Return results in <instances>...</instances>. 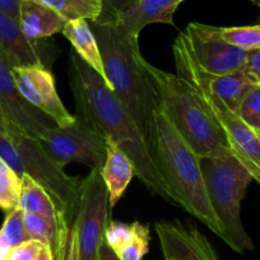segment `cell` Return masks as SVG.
Returning <instances> with one entry per match:
<instances>
[{"label": "cell", "instance_id": "cell-1", "mask_svg": "<svg viewBox=\"0 0 260 260\" xmlns=\"http://www.w3.org/2000/svg\"><path fill=\"white\" fill-rule=\"evenodd\" d=\"M68 77L76 102V116L106 141L115 142L133 162L136 176L147 189L174 204L171 191L139 127L105 79L88 67L74 50L69 56Z\"/></svg>", "mask_w": 260, "mask_h": 260}, {"label": "cell", "instance_id": "cell-2", "mask_svg": "<svg viewBox=\"0 0 260 260\" xmlns=\"http://www.w3.org/2000/svg\"><path fill=\"white\" fill-rule=\"evenodd\" d=\"M147 142L175 206L182 207L222 239L223 232L209 201L201 158L161 109L154 112Z\"/></svg>", "mask_w": 260, "mask_h": 260}, {"label": "cell", "instance_id": "cell-3", "mask_svg": "<svg viewBox=\"0 0 260 260\" xmlns=\"http://www.w3.org/2000/svg\"><path fill=\"white\" fill-rule=\"evenodd\" d=\"M104 60L107 84L148 141L158 109L153 88L141 64L139 37L116 22H89ZM148 143V142H147Z\"/></svg>", "mask_w": 260, "mask_h": 260}, {"label": "cell", "instance_id": "cell-4", "mask_svg": "<svg viewBox=\"0 0 260 260\" xmlns=\"http://www.w3.org/2000/svg\"><path fill=\"white\" fill-rule=\"evenodd\" d=\"M141 64L151 82L158 109L166 114L199 158H219L231 153L223 130L186 81L158 69L143 55Z\"/></svg>", "mask_w": 260, "mask_h": 260}, {"label": "cell", "instance_id": "cell-5", "mask_svg": "<svg viewBox=\"0 0 260 260\" xmlns=\"http://www.w3.org/2000/svg\"><path fill=\"white\" fill-rule=\"evenodd\" d=\"M0 158L19 177L23 175L41 185L51 197L60 217L73 223L77 214L82 179L65 174L40 142L21 132L0 133Z\"/></svg>", "mask_w": 260, "mask_h": 260}, {"label": "cell", "instance_id": "cell-6", "mask_svg": "<svg viewBox=\"0 0 260 260\" xmlns=\"http://www.w3.org/2000/svg\"><path fill=\"white\" fill-rule=\"evenodd\" d=\"M201 166L209 201L223 232L222 240L239 254L254 250L241 221V202L254 177L232 152L219 158L201 159Z\"/></svg>", "mask_w": 260, "mask_h": 260}, {"label": "cell", "instance_id": "cell-7", "mask_svg": "<svg viewBox=\"0 0 260 260\" xmlns=\"http://www.w3.org/2000/svg\"><path fill=\"white\" fill-rule=\"evenodd\" d=\"M109 192L100 170L92 169L79 187L74 229L78 260H99V250L105 241V231L111 219Z\"/></svg>", "mask_w": 260, "mask_h": 260}, {"label": "cell", "instance_id": "cell-8", "mask_svg": "<svg viewBox=\"0 0 260 260\" xmlns=\"http://www.w3.org/2000/svg\"><path fill=\"white\" fill-rule=\"evenodd\" d=\"M44 151L60 166L83 164L101 171L107 157V141L76 116L69 126H55L37 139Z\"/></svg>", "mask_w": 260, "mask_h": 260}, {"label": "cell", "instance_id": "cell-9", "mask_svg": "<svg viewBox=\"0 0 260 260\" xmlns=\"http://www.w3.org/2000/svg\"><path fill=\"white\" fill-rule=\"evenodd\" d=\"M187 51L202 71L213 76L241 71L247 61L250 51L235 47L222 40L218 27L207 24H187L185 32H180Z\"/></svg>", "mask_w": 260, "mask_h": 260}, {"label": "cell", "instance_id": "cell-10", "mask_svg": "<svg viewBox=\"0 0 260 260\" xmlns=\"http://www.w3.org/2000/svg\"><path fill=\"white\" fill-rule=\"evenodd\" d=\"M191 87L223 130L232 154L246 167L254 181L260 185V137L256 130L246 124L236 112L231 111L221 100L198 87Z\"/></svg>", "mask_w": 260, "mask_h": 260}, {"label": "cell", "instance_id": "cell-11", "mask_svg": "<svg viewBox=\"0 0 260 260\" xmlns=\"http://www.w3.org/2000/svg\"><path fill=\"white\" fill-rule=\"evenodd\" d=\"M17 87L22 96L37 110L46 115L57 126H69L76 121L62 104L55 87V79L45 65H28L12 69Z\"/></svg>", "mask_w": 260, "mask_h": 260}, {"label": "cell", "instance_id": "cell-12", "mask_svg": "<svg viewBox=\"0 0 260 260\" xmlns=\"http://www.w3.org/2000/svg\"><path fill=\"white\" fill-rule=\"evenodd\" d=\"M0 110L12 126L35 139L57 126L50 117L26 101L17 87L12 68L0 56Z\"/></svg>", "mask_w": 260, "mask_h": 260}, {"label": "cell", "instance_id": "cell-13", "mask_svg": "<svg viewBox=\"0 0 260 260\" xmlns=\"http://www.w3.org/2000/svg\"><path fill=\"white\" fill-rule=\"evenodd\" d=\"M154 229L165 260H218L207 237L194 224L162 221Z\"/></svg>", "mask_w": 260, "mask_h": 260}, {"label": "cell", "instance_id": "cell-14", "mask_svg": "<svg viewBox=\"0 0 260 260\" xmlns=\"http://www.w3.org/2000/svg\"><path fill=\"white\" fill-rule=\"evenodd\" d=\"M0 56L12 69L44 65L37 42L29 41L16 19L0 12Z\"/></svg>", "mask_w": 260, "mask_h": 260}, {"label": "cell", "instance_id": "cell-15", "mask_svg": "<svg viewBox=\"0 0 260 260\" xmlns=\"http://www.w3.org/2000/svg\"><path fill=\"white\" fill-rule=\"evenodd\" d=\"M181 3L182 0H137L110 22H116L130 35L139 37L148 24L165 23L174 26V14Z\"/></svg>", "mask_w": 260, "mask_h": 260}, {"label": "cell", "instance_id": "cell-16", "mask_svg": "<svg viewBox=\"0 0 260 260\" xmlns=\"http://www.w3.org/2000/svg\"><path fill=\"white\" fill-rule=\"evenodd\" d=\"M19 26L29 41L49 39L64 28L65 19L36 0H22Z\"/></svg>", "mask_w": 260, "mask_h": 260}, {"label": "cell", "instance_id": "cell-17", "mask_svg": "<svg viewBox=\"0 0 260 260\" xmlns=\"http://www.w3.org/2000/svg\"><path fill=\"white\" fill-rule=\"evenodd\" d=\"M101 175L107 187L110 207L112 209L121 199L132 179L136 176L133 162L112 141H107V157L101 170Z\"/></svg>", "mask_w": 260, "mask_h": 260}, {"label": "cell", "instance_id": "cell-18", "mask_svg": "<svg viewBox=\"0 0 260 260\" xmlns=\"http://www.w3.org/2000/svg\"><path fill=\"white\" fill-rule=\"evenodd\" d=\"M61 32L65 39L71 42L77 55L99 76H101L107 83L99 42L94 36V32L92 31L89 22L86 19H73V21L65 22Z\"/></svg>", "mask_w": 260, "mask_h": 260}, {"label": "cell", "instance_id": "cell-19", "mask_svg": "<svg viewBox=\"0 0 260 260\" xmlns=\"http://www.w3.org/2000/svg\"><path fill=\"white\" fill-rule=\"evenodd\" d=\"M18 208H21L24 213L45 217L52 221L65 219L59 216L56 207L46 190L27 175L22 176V189Z\"/></svg>", "mask_w": 260, "mask_h": 260}, {"label": "cell", "instance_id": "cell-20", "mask_svg": "<svg viewBox=\"0 0 260 260\" xmlns=\"http://www.w3.org/2000/svg\"><path fill=\"white\" fill-rule=\"evenodd\" d=\"M56 12L65 22L86 19L97 22L104 12V0H36Z\"/></svg>", "mask_w": 260, "mask_h": 260}, {"label": "cell", "instance_id": "cell-21", "mask_svg": "<svg viewBox=\"0 0 260 260\" xmlns=\"http://www.w3.org/2000/svg\"><path fill=\"white\" fill-rule=\"evenodd\" d=\"M60 221H52L45 217L24 213V227L29 239L37 240L56 252L60 242ZM67 221V219H65Z\"/></svg>", "mask_w": 260, "mask_h": 260}, {"label": "cell", "instance_id": "cell-22", "mask_svg": "<svg viewBox=\"0 0 260 260\" xmlns=\"http://www.w3.org/2000/svg\"><path fill=\"white\" fill-rule=\"evenodd\" d=\"M22 189L19 177L3 159L0 158V209L7 213L18 208Z\"/></svg>", "mask_w": 260, "mask_h": 260}, {"label": "cell", "instance_id": "cell-23", "mask_svg": "<svg viewBox=\"0 0 260 260\" xmlns=\"http://www.w3.org/2000/svg\"><path fill=\"white\" fill-rule=\"evenodd\" d=\"M27 240L29 237L24 227V212L21 208L13 209L7 214L0 229V250L7 252Z\"/></svg>", "mask_w": 260, "mask_h": 260}, {"label": "cell", "instance_id": "cell-24", "mask_svg": "<svg viewBox=\"0 0 260 260\" xmlns=\"http://www.w3.org/2000/svg\"><path fill=\"white\" fill-rule=\"evenodd\" d=\"M218 34L227 44L245 50V51H254V50L260 49V24L218 27Z\"/></svg>", "mask_w": 260, "mask_h": 260}, {"label": "cell", "instance_id": "cell-25", "mask_svg": "<svg viewBox=\"0 0 260 260\" xmlns=\"http://www.w3.org/2000/svg\"><path fill=\"white\" fill-rule=\"evenodd\" d=\"M149 235L148 224L141 223L134 237L116 252L121 260H142L149 251Z\"/></svg>", "mask_w": 260, "mask_h": 260}, {"label": "cell", "instance_id": "cell-26", "mask_svg": "<svg viewBox=\"0 0 260 260\" xmlns=\"http://www.w3.org/2000/svg\"><path fill=\"white\" fill-rule=\"evenodd\" d=\"M60 242L55 260H78V246H77V235L74 224L68 221L60 223Z\"/></svg>", "mask_w": 260, "mask_h": 260}, {"label": "cell", "instance_id": "cell-27", "mask_svg": "<svg viewBox=\"0 0 260 260\" xmlns=\"http://www.w3.org/2000/svg\"><path fill=\"white\" fill-rule=\"evenodd\" d=\"M237 115L255 129L260 122V86H256L244 100Z\"/></svg>", "mask_w": 260, "mask_h": 260}, {"label": "cell", "instance_id": "cell-28", "mask_svg": "<svg viewBox=\"0 0 260 260\" xmlns=\"http://www.w3.org/2000/svg\"><path fill=\"white\" fill-rule=\"evenodd\" d=\"M45 246L42 242L29 239L7 251L3 260H36Z\"/></svg>", "mask_w": 260, "mask_h": 260}, {"label": "cell", "instance_id": "cell-29", "mask_svg": "<svg viewBox=\"0 0 260 260\" xmlns=\"http://www.w3.org/2000/svg\"><path fill=\"white\" fill-rule=\"evenodd\" d=\"M137 0H104V12L97 22H110L114 21L115 17L136 3Z\"/></svg>", "mask_w": 260, "mask_h": 260}, {"label": "cell", "instance_id": "cell-30", "mask_svg": "<svg viewBox=\"0 0 260 260\" xmlns=\"http://www.w3.org/2000/svg\"><path fill=\"white\" fill-rule=\"evenodd\" d=\"M244 69L260 86V49L249 52L247 61L246 64H245Z\"/></svg>", "mask_w": 260, "mask_h": 260}, {"label": "cell", "instance_id": "cell-31", "mask_svg": "<svg viewBox=\"0 0 260 260\" xmlns=\"http://www.w3.org/2000/svg\"><path fill=\"white\" fill-rule=\"evenodd\" d=\"M21 3L22 0H0V12L8 14L9 17H12V18L18 22Z\"/></svg>", "mask_w": 260, "mask_h": 260}, {"label": "cell", "instance_id": "cell-32", "mask_svg": "<svg viewBox=\"0 0 260 260\" xmlns=\"http://www.w3.org/2000/svg\"><path fill=\"white\" fill-rule=\"evenodd\" d=\"M99 260H121V259H120L119 255H117L116 252H115L109 245H107V242L104 241L99 250Z\"/></svg>", "mask_w": 260, "mask_h": 260}, {"label": "cell", "instance_id": "cell-33", "mask_svg": "<svg viewBox=\"0 0 260 260\" xmlns=\"http://www.w3.org/2000/svg\"><path fill=\"white\" fill-rule=\"evenodd\" d=\"M12 132H18V130L14 129L11 125V122L8 121V119L6 117V115L3 114V111L0 110V133L9 134Z\"/></svg>", "mask_w": 260, "mask_h": 260}, {"label": "cell", "instance_id": "cell-34", "mask_svg": "<svg viewBox=\"0 0 260 260\" xmlns=\"http://www.w3.org/2000/svg\"><path fill=\"white\" fill-rule=\"evenodd\" d=\"M36 260H55V255L49 246H45Z\"/></svg>", "mask_w": 260, "mask_h": 260}, {"label": "cell", "instance_id": "cell-35", "mask_svg": "<svg viewBox=\"0 0 260 260\" xmlns=\"http://www.w3.org/2000/svg\"><path fill=\"white\" fill-rule=\"evenodd\" d=\"M250 2H252V3L256 4V6L260 7V0H250Z\"/></svg>", "mask_w": 260, "mask_h": 260}, {"label": "cell", "instance_id": "cell-36", "mask_svg": "<svg viewBox=\"0 0 260 260\" xmlns=\"http://www.w3.org/2000/svg\"><path fill=\"white\" fill-rule=\"evenodd\" d=\"M4 255H6V252H3L2 250H0V260L4 259Z\"/></svg>", "mask_w": 260, "mask_h": 260}, {"label": "cell", "instance_id": "cell-37", "mask_svg": "<svg viewBox=\"0 0 260 260\" xmlns=\"http://www.w3.org/2000/svg\"><path fill=\"white\" fill-rule=\"evenodd\" d=\"M255 130H256V132H259V133H260V122L256 125V127H255Z\"/></svg>", "mask_w": 260, "mask_h": 260}, {"label": "cell", "instance_id": "cell-38", "mask_svg": "<svg viewBox=\"0 0 260 260\" xmlns=\"http://www.w3.org/2000/svg\"><path fill=\"white\" fill-rule=\"evenodd\" d=\"M257 134H259V137H260V133H259V132H257Z\"/></svg>", "mask_w": 260, "mask_h": 260}, {"label": "cell", "instance_id": "cell-39", "mask_svg": "<svg viewBox=\"0 0 260 260\" xmlns=\"http://www.w3.org/2000/svg\"><path fill=\"white\" fill-rule=\"evenodd\" d=\"M182 2H185V0H182Z\"/></svg>", "mask_w": 260, "mask_h": 260}]
</instances>
